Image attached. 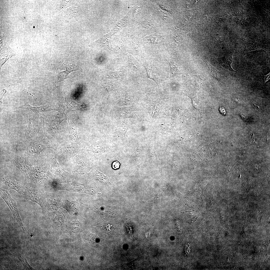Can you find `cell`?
<instances>
[{
    "label": "cell",
    "instance_id": "cell-1",
    "mask_svg": "<svg viewBox=\"0 0 270 270\" xmlns=\"http://www.w3.org/2000/svg\"><path fill=\"white\" fill-rule=\"evenodd\" d=\"M0 194L1 198L9 208L14 217L21 227L24 233L26 235V230L22 221L15 200L12 198L8 191L6 190L0 188Z\"/></svg>",
    "mask_w": 270,
    "mask_h": 270
},
{
    "label": "cell",
    "instance_id": "cell-2",
    "mask_svg": "<svg viewBox=\"0 0 270 270\" xmlns=\"http://www.w3.org/2000/svg\"><path fill=\"white\" fill-rule=\"evenodd\" d=\"M18 55L8 45L5 36L3 33L0 35V69L2 65L13 56Z\"/></svg>",
    "mask_w": 270,
    "mask_h": 270
},
{
    "label": "cell",
    "instance_id": "cell-3",
    "mask_svg": "<svg viewBox=\"0 0 270 270\" xmlns=\"http://www.w3.org/2000/svg\"><path fill=\"white\" fill-rule=\"evenodd\" d=\"M28 115L29 121L27 132L32 136L38 132L40 123L38 114L29 111Z\"/></svg>",
    "mask_w": 270,
    "mask_h": 270
},
{
    "label": "cell",
    "instance_id": "cell-4",
    "mask_svg": "<svg viewBox=\"0 0 270 270\" xmlns=\"http://www.w3.org/2000/svg\"><path fill=\"white\" fill-rule=\"evenodd\" d=\"M17 108L28 110L29 111L38 114L40 112H44L52 110L60 112L62 111L60 106L57 105H44L35 107L32 106L27 102L24 104L18 106Z\"/></svg>",
    "mask_w": 270,
    "mask_h": 270
},
{
    "label": "cell",
    "instance_id": "cell-5",
    "mask_svg": "<svg viewBox=\"0 0 270 270\" xmlns=\"http://www.w3.org/2000/svg\"><path fill=\"white\" fill-rule=\"evenodd\" d=\"M61 114L50 117L46 123V124H48L50 130L53 134H55L57 133L60 124L66 119V115L63 113Z\"/></svg>",
    "mask_w": 270,
    "mask_h": 270
},
{
    "label": "cell",
    "instance_id": "cell-6",
    "mask_svg": "<svg viewBox=\"0 0 270 270\" xmlns=\"http://www.w3.org/2000/svg\"><path fill=\"white\" fill-rule=\"evenodd\" d=\"M78 69V66L74 64L67 65L66 67V70L64 71L61 72L57 69L56 74V86H58L59 83L67 78L70 73Z\"/></svg>",
    "mask_w": 270,
    "mask_h": 270
},
{
    "label": "cell",
    "instance_id": "cell-7",
    "mask_svg": "<svg viewBox=\"0 0 270 270\" xmlns=\"http://www.w3.org/2000/svg\"><path fill=\"white\" fill-rule=\"evenodd\" d=\"M78 116L75 114L68 116V119L69 124L70 138L72 141H76L78 139L76 129Z\"/></svg>",
    "mask_w": 270,
    "mask_h": 270
},
{
    "label": "cell",
    "instance_id": "cell-8",
    "mask_svg": "<svg viewBox=\"0 0 270 270\" xmlns=\"http://www.w3.org/2000/svg\"><path fill=\"white\" fill-rule=\"evenodd\" d=\"M70 96H67L66 97L64 106V110L66 112L70 111L79 110L85 107V106L79 104L72 100Z\"/></svg>",
    "mask_w": 270,
    "mask_h": 270
},
{
    "label": "cell",
    "instance_id": "cell-9",
    "mask_svg": "<svg viewBox=\"0 0 270 270\" xmlns=\"http://www.w3.org/2000/svg\"><path fill=\"white\" fill-rule=\"evenodd\" d=\"M22 194L25 198L36 202L42 206L41 197L37 192L34 190H28L24 191Z\"/></svg>",
    "mask_w": 270,
    "mask_h": 270
},
{
    "label": "cell",
    "instance_id": "cell-10",
    "mask_svg": "<svg viewBox=\"0 0 270 270\" xmlns=\"http://www.w3.org/2000/svg\"><path fill=\"white\" fill-rule=\"evenodd\" d=\"M4 181L7 186L20 194H22L24 190L20 185L14 180L10 178H6L4 179Z\"/></svg>",
    "mask_w": 270,
    "mask_h": 270
},
{
    "label": "cell",
    "instance_id": "cell-11",
    "mask_svg": "<svg viewBox=\"0 0 270 270\" xmlns=\"http://www.w3.org/2000/svg\"><path fill=\"white\" fill-rule=\"evenodd\" d=\"M128 60L126 66L130 69L135 72H140V66L138 62L132 56H128Z\"/></svg>",
    "mask_w": 270,
    "mask_h": 270
},
{
    "label": "cell",
    "instance_id": "cell-12",
    "mask_svg": "<svg viewBox=\"0 0 270 270\" xmlns=\"http://www.w3.org/2000/svg\"><path fill=\"white\" fill-rule=\"evenodd\" d=\"M167 61L169 63L170 68V77L174 78L179 75L181 73V70L179 65L171 60H168Z\"/></svg>",
    "mask_w": 270,
    "mask_h": 270
},
{
    "label": "cell",
    "instance_id": "cell-13",
    "mask_svg": "<svg viewBox=\"0 0 270 270\" xmlns=\"http://www.w3.org/2000/svg\"><path fill=\"white\" fill-rule=\"evenodd\" d=\"M232 62V56L230 55L221 60L219 61V63L228 71L230 72H232L235 71L233 69L231 66Z\"/></svg>",
    "mask_w": 270,
    "mask_h": 270
},
{
    "label": "cell",
    "instance_id": "cell-14",
    "mask_svg": "<svg viewBox=\"0 0 270 270\" xmlns=\"http://www.w3.org/2000/svg\"><path fill=\"white\" fill-rule=\"evenodd\" d=\"M145 68L146 69L148 78L154 81L158 86L160 84V80L157 74L151 68L146 66Z\"/></svg>",
    "mask_w": 270,
    "mask_h": 270
},
{
    "label": "cell",
    "instance_id": "cell-15",
    "mask_svg": "<svg viewBox=\"0 0 270 270\" xmlns=\"http://www.w3.org/2000/svg\"><path fill=\"white\" fill-rule=\"evenodd\" d=\"M47 148L40 144H34L30 146L28 148L29 152L32 153H37Z\"/></svg>",
    "mask_w": 270,
    "mask_h": 270
},
{
    "label": "cell",
    "instance_id": "cell-16",
    "mask_svg": "<svg viewBox=\"0 0 270 270\" xmlns=\"http://www.w3.org/2000/svg\"><path fill=\"white\" fill-rule=\"evenodd\" d=\"M128 128L126 124H123L121 126H118L116 128L117 134L122 137H125V134Z\"/></svg>",
    "mask_w": 270,
    "mask_h": 270
},
{
    "label": "cell",
    "instance_id": "cell-17",
    "mask_svg": "<svg viewBox=\"0 0 270 270\" xmlns=\"http://www.w3.org/2000/svg\"><path fill=\"white\" fill-rule=\"evenodd\" d=\"M18 258L22 264L24 269L25 270H35L28 264L25 258L20 256H18Z\"/></svg>",
    "mask_w": 270,
    "mask_h": 270
},
{
    "label": "cell",
    "instance_id": "cell-18",
    "mask_svg": "<svg viewBox=\"0 0 270 270\" xmlns=\"http://www.w3.org/2000/svg\"><path fill=\"white\" fill-rule=\"evenodd\" d=\"M106 76L108 79H114L118 78L121 76V72L119 71H109L106 73Z\"/></svg>",
    "mask_w": 270,
    "mask_h": 270
},
{
    "label": "cell",
    "instance_id": "cell-19",
    "mask_svg": "<svg viewBox=\"0 0 270 270\" xmlns=\"http://www.w3.org/2000/svg\"><path fill=\"white\" fill-rule=\"evenodd\" d=\"M76 144H73L71 145H69L68 146H66L64 148V152H66V153H68V154L70 153L74 154L76 152V151L77 150V148L76 146Z\"/></svg>",
    "mask_w": 270,
    "mask_h": 270
},
{
    "label": "cell",
    "instance_id": "cell-20",
    "mask_svg": "<svg viewBox=\"0 0 270 270\" xmlns=\"http://www.w3.org/2000/svg\"><path fill=\"white\" fill-rule=\"evenodd\" d=\"M95 175L97 176L98 179L100 181L103 182L104 184L108 183L110 184V182L107 176H104L102 173L97 171L96 172Z\"/></svg>",
    "mask_w": 270,
    "mask_h": 270
},
{
    "label": "cell",
    "instance_id": "cell-21",
    "mask_svg": "<svg viewBox=\"0 0 270 270\" xmlns=\"http://www.w3.org/2000/svg\"><path fill=\"white\" fill-rule=\"evenodd\" d=\"M16 162H16V164H16L18 166L19 168L24 172H27L28 171V168H26V166H26V164L24 163L23 161L17 160Z\"/></svg>",
    "mask_w": 270,
    "mask_h": 270
},
{
    "label": "cell",
    "instance_id": "cell-22",
    "mask_svg": "<svg viewBox=\"0 0 270 270\" xmlns=\"http://www.w3.org/2000/svg\"><path fill=\"white\" fill-rule=\"evenodd\" d=\"M210 73V74L214 78H216L218 76L217 70L212 66L209 64H207Z\"/></svg>",
    "mask_w": 270,
    "mask_h": 270
},
{
    "label": "cell",
    "instance_id": "cell-23",
    "mask_svg": "<svg viewBox=\"0 0 270 270\" xmlns=\"http://www.w3.org/2000/svg\"><path fill=\"white\" fill-rule=\"evenodd\" d=\"M103 229L104 232L108 234L112 233L113 231L112 226L109 224L104 226Z\"/></svg>",
    "mask_w": 270,
    "mask_h": 270
},
{
    "label": "cell",
    "instance_id": "cell-24",
    "mask_svg": "<svg viewBox=\"0 0 270 270\" xmlns=\"http://www.w3.org/2000/svg\"><path fill=\"white\" fill-rule=\"evenodd\" d=\"M120 166V163L117 161H114L112 164V168L114 169H117L119 168Z\"/></svg>",
    "mask_w": 270,
    "mask_h": 270
},
{
    "label": "cell",
    "instance_id": "cell-25",
    "mask_svg": "<svg viewBox=\"0 0 270 270\" xmlns=\"http://www.w3.org/2000/svg\"><path fill=\"white\" fill-rule=\"evenodd\" d=\"M219 110L222 114L223 115H225L226 113V111L225 108L223 107L222 106L220 107Z\"/></svg>",
    "mask_w": 270,
    "mask_h": 270
},
{
    "label": "cell",
    "instance_id": "cell-26",
    "mask_svg": "<svg viewBox=\"0 0 270 270\" xmlns=\"http://www.w3.org/2000/svg\"><path fill=\"white\" fill-rule=\"evenodd\" d=\"M270 74L269 73L266 76H265V78H264L265 82H266L270 78Z\"/></svg>",
    "mask_w": 270,
    "mask_h": 270
},
{
    "label": "cell",
    "instance_id": "cell-27",
    "mask_svg": "<svg viewBox=\"0 0 270 270\" xmlns=\"http://www.w3.org/2000/svg\"><path fill=\"white\" fill-rule=\"evenodd\" d=\"M2 91L3 92V94L2 95V96H1V97H0V102L1 104H2V100L3 96L6 93V90L4 89Z\"/></svg>",
    "mask_w": 270,
    "mask_h": 270
}]
</instances>
